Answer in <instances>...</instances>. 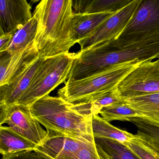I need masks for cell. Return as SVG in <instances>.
<instances>
[{
  "instance_id": "1",
  "label": "cell",
  "mask_w": 159,
  "mask_h": 159,
  "mask_svg": "<svg viewBox=\"0 0 159 159\" xmlns=\"http://www.w3.org/2000/svg\"><path fill=\"white\" fill-rule=\"evenodd\" d=\"M159 57V35L139 42L122 43L116 40L102 43L76 53L68 80L85 79L113 66L134 59Z\"/></svg>"
},
{
  "instance_id": "2",
  "label": "cell",
  "mask_w": 159,
  "mask_h": 159,
  "mask_svg": "<svg viewBox=\"0 0 159 159\" xmlns=\"http://www.w3.org/2000/svg\"><path fill=\"white\" fill-rule=\"evenodd\" d=\"M72 0H42L34 16L38 21L35 46L44 58L69 52L74 44L71 37Z\"/></svg>"
},
{
  "instance_id": "3",
  "label": "cell",
  "mask_w": 159,
  "mask_h": 159,
  "mask_svg": "<svg viewBox=\"0 0 159 159\" xmlns=\"http://www.w3.org/2000/svg\"><path fill=\"white\" fill-rule=\"evenodd\" d=\"M29 108L33 116L45 127L48 135H61L88 142L94 141L92 117L80 114L60 97L48 95Z\"/></svg>"
},
{
  "instance_id": "4",
  "label": "cell",
  "mask_w": 159,
  "mask_h": 159,
  "mask_svg": "<svg viewBox=\"0 0 159 159\" xmlns=\"http://www.w3.org/2000/svg\"><path fill=\"white\" fill-rule=\"evenodd\" d=\"M144 60L134 59L113 66L103 72L80 80H67L58 97L72 105L87 102L116 88L119 83Z\"/></svg>"
},
{
  "instance_id": "5",
  "label": "cell",
  "mask_w": 159,
  "mask_h": 159,
  "mask_svg": "<svg viewBox=\"0 0 159 159\" xmlns=\"http://www.w3.org/2000/svg\"><path fill=\"white\" fill-rule=\"evenodd\" d=\"M76 53L44 58L31 84L16 104L30 107L68 79Z\"/></svg>"
},
{
  "instance_id": "6",
  "label": "cell",
  "mask_w": 159,
  "mask_h": 159,
  "mask_svg": "<svg viewBox=\"0 0 159 159\" xmlns=\"http://www.w3.org/2000/svg\"><path fill=\"white\" fill-rule=\"evenodd\" d=\"M159 35V0H142L131 21L116 40L139 42Z\"/></svg>"
},
{
  "instance_id": "7",
  "label": "cell",
  "mask_w": 159,
  "mask_h": 159,
  "mask_svg": "<svg viewBox=\"0 0 159 159\" xmlns=\"http://www.w3.org/2000/svg\"><path fill=\"white\" fill-rule=\"evenodd\" d=\"M116 88L122 100L159 92V60L142 62Z\"/></svg>"
},
{
  "instance_id": "8",
  "label": "cell",
  "mask_w": 159,
  "mask_h": 159,
  "mask_svg": "<svg viewBox=\"0 0 159 159\" xmlns=\"http://www.w3.org/2000/svg\"><path fill=\"white\" fill-rule=\"evenodd\" d=\"M7 124L13 130L40 146L48 137V133L33 116L29 107L15 104L0 107V125Z\"/></svg>"
},
{
  "instance_id": "9",
  "label": "cell",
  "mask_w": 159,
  "mask_h": 159,
  "mask_svg": "<svg viewBox=\"0 0 159 159\" xmlns=\"http://www.w3.org/2000/svg\"><path fill=\"white\" fill-rule=\"evenodd\" d=\"M142 0H132L114 13L89 36L78 42L81 50L102 43L117 39L134 16Z\"/></svg>"
},
{
  "instance_id": "10",
  "label": "cell",
  "mask_w": 159,
  "mask_h": 159,
  "mask_svg": "<svg viewBox=\"0 0 159 159\" xmlns=\"http://www.w3.org/2000/svg\"><path fill=\"white\" fill-rule=\"evenodd\" d=\"M39 56L34 41L13 53L0 54V86L11 83Z\"/></svg>"
},
{
  "instance_id": "11",
  "label": "cell",
  "mask_w": 159,
  "mask_h": 159,
  "mask_svg": "<svg viewBox=\"0 0 159 159\" xmlns=\"http://www.w3.org/2000/svg\"><path fill=\"white\" fill-rule=\"evenodd\" d=\"M89 142L61 135H48L34 151L43 159H78L81 150Z\"/></svg>"
},
{
  "instance_id": "12",
  "label": "cell",
  "mask_w": 159,
  "mask_h": 159,
  "mask_svg": "<svg viewBox=\"0 0 159 159\" xmlns=\"http://www.w3.org/2000/svg\"><path fill=\"white\" fill-rule=\"evenodd\" d=\"M26 0L0 1V35L14 34L33 17Z\"/></svg>"
},
{
  "instance_id": "13",
  "label": "cell",
  "mask_w": 159,
  "mask_h": 159,
  "mask_svg": "<svg viewBox=\"0 0 159 159\" xmlns=\"http://www.w3.org/2000/svg\"><path fill=\"white\" fill-rule=\"evenodd\" d=\"M44 58L40 56L11 83L0 86V107L16 104L27 90Z\"/></svg>"
},
{
  "instance_id": "14",
  "label": "cell",
  "mask_w": 159,
  "mask_h": 159,
  "mask_svg": "<svg viewBox=\"0 0 159 159\" xmlns=\"http://www.w3.org/2000/svg\"><path fill=\"white\" fill-rule=\"evenodd\" d=\"M114 14L110 12L95 14L73 13L71 22V37L73 41L75 43H78L93 33Z\"/></svg>"
},
{
  "instance_id": "15",
  "label": "cell",
  "mask_w": 159,
  "mask_h": 159,
  "mask_svg": "<svg viewBox=\"0 0 159 159\" xmlns=\"http://www.w3.org/2000/svg\"><path fill=\"white\" fill-rule=\"evenodd\" d=\"M143 118L159 125V92L122 99Z\"/></svg>"
},
{
  "instance_id": "16",
  "label": "cell",
  "mask_w": 159,
  "mask_h": 159,
  "mask_svg": "<svg viewBox=\"0 0 159 159\" xmlns=\"http://www.w3.org/2000/svg\"><path fill=\"white\" fill-rule=\"evenodd\" d=\"M132 0H72L75 13H115L124 8Z\"/></svg>"
},
{
  "instance_id": "17",
  "label": "cell",
  "mask_w": 159,
  "mask_h": 159,
  "mask_svg": "<svg viewBox=\"0 0 159 159\" xmlns=\"http://www.w3.org/2000/svg\"><path fill=\"white\" fill-rule=\"evenodd\" d=\"M38 147L9 126H0V152L2 155L23 151L34 150Z\"/></svg>"
},
{
  "instance_id": "18",
  "label": "cell",
  "mask_w": 159,
  "mask_h": 159,
  "mask_svg": "<svg viewBox=\"0 0 159 159\" xmlns=\"http://www.w3.org/2000/svg\"><path fill=\"white\" fill-rule=\"evenodd\" d=\"M92 124L94 138L108 139L124 144L136 137L135 134L113 126L98 115L92 116Z\"/></svg>"
},
{
  "instance_id": "19",
  "label": "cell",
  "mask_w": 159,
  "mask_h": 159,
  "mask_svg": "<svg viewBox=\"0 0 159 159\" xmlns=\"http://www.w3.org/2000/svg\"><path fill=\"white\" fill-rule=\"evenodd\" d=\"M38 25L37 19L33 16L32 18L21 29L15 33L6 52L13 53L33 42L37 34Z\"/></svg>"
},
{
  "instance_id": "20",
  "label": "cell",
  "mask_w": 159,
  "mask_h": 159,
  "mask_svg": "<svg viewBox=\"0 0 159 159\" xmlns=\"http://www.w3.org/2000/svg\"><path fill=\"white\" fill-rule=\"evenodd\" d=\"M128 121L136 126L137 135L159 155V125L140 117L130 119Z\"/></svg>"
},
{
  "instance_id": "21",
  "label": "cell",
  "mask_w": 159,
  "mask_h": 159,
  "mask_svg": "<svg viewBox=\"0 0 159 159\" xmlns=\"http://www.w3.org/2000/svg\"><path fill=\"white\" fill-rule=\"evenodd\" d=\"M99 114L108 122L118 120L128 121L130 119L139 117L138 113L124 101L103 108Z\"/></svg>"
},
{
  "instance_id": "22",
  "label": "cell",
  "mask_w": 159,
  "mask_h": 159,
  "mask_svg": "<svg viewBox=\"0 0 159 159\" xmlns=\"http://www.w3.org/2000/svg\"><path fill=\"white\" fill-rule=\"evenodd\" d=\"M96 143L111 157V159H140L123 143L105 138H94Z\"/></svg>"
},
{
  "instance_id": "23",
  "label": "cell",
  "mask_w": 159,
  "mask_h": 159,
  "mask_svg": "<svg viewBox=\"0 0 159 159\" xmlns=\"http://www.w3.org/2000/svg\"><path fill=\"white\" fill-rule=\"evenodd\" d=\"M135 138L124 145L140 159H159L158 153L144 140L135 134Z\"/></svg>"
},
{
  "instance_id": "24",
  "label": "cell",
  "mask_w": 159,
  "mask_h": 159,
  "mask_svg": "<svg viewBox=\"0 0 159 159\" xmlns=\"http://www.w3.org/2000/svg\"><path fill=\"white\" fill-rule=\"evenodd\" d=\"M78 159H111V157L94 140L81 150Z\"/></svg>"
},
{
  "instance_id": "25",
  "label": "cell",
  "mask_w": 159,
  "mask_h": 159,
  "mask_svg": "<svg viewBox=\"0 0 159 159\" xmlns=\"http://www.w3.org/2000/svg\"><path fill=\"white\" fill-rule=\"evenodd\" d=\"M2 159H43L34 150L23 151L2 155Z\"/></svg>"
},
{
  "instance_id": "26",
  "label": "cell",
  "mask_w": 159,
  "mask_h": 159,
  "mask_svg": "<svg viewBox=\"0 0 159 159\" xmlns=\"http://www.w3.org/2000/svg\"><path fill=\"white\" fill-rule=\"evenodd\" d=\"M14 35V34H7L0 35V54L6 52Z\"/></svg>"
},
{
  "instance_id": "27",
  "label": "cell",
  "mask_w": 159,
  "mask_h": 159,
  "mask_svg": "<svg viewBox=\"0 0 159 159\" xmlns=\"http://www.w3.org/2000/svg\"><path fill=\"white\" fill-rule=\"evenodd\" d=\"M158 59V60H159V58H158V59Z\"/></svg>"
}]
</instances>
